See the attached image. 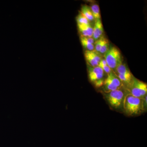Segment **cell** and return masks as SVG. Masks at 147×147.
<instances>
[{"label": "cell", "mask_w": 147, "mask_h": 147, "mask_svg": "<svg viewBox=\"0 0 147 147\" xmlns=\"http://www.w3.org/2000/svg\"><path fill=\"white\" fill-rule=\"evenodd\" d=\"M144 98L135 97L129 94L124 98L123 108L125 113L128 116H136L139 115L147 106V96Z\"/></svg>", "instance_id": "cell-1"}, {"label": "cell", "mask_w": 147, "mask_h": 147, "mask_svg": "<svg viewBox=\"0 0 147 147\" xmlns=\"http://www.w3.org/2000/svg\"><path fill=\"white\" fill-rule=\"evenodd\" d=\"M104 57L107 65L112 70H115L119 65L122 63V58L120 52L115 47L113 46L109 48L104 54Z\"/></svg>", "instance_id": "cell-2"}, {"label": "cell", "mask_w": 147, "mask_h": 147, "mask_svg": "<svg viewBox=\"0 0 147 147\" xmlns=\"http://www.w3.org/2000/svg\"><path fill=\"white\" fill-rule=\"evenodd\" d=\"M88 73L90 81L94 84L96 87L99 88L102 86L104 83L102 79L104 71L102 69L98 66L95 67L90 66L88 69Z\"/></svg>", "instance_id": "cell-3"}, {"label": "cell", "mask_w": 147, "mask_h": 147, "mask_svg": "<svg viewBox=\"0 0 147 147\" xmlns=\"http://www.w3.org/2000/svg\"><path fill=\"white\" fill-rule=\"evenodd\" d=\"M106 97L110 106L113 108H120L123 103L124 94L120 89L106 93Z\"/></svg>", "instance_id": "cell-4"}, {"label": "cell", "mask_w": 147, "mask_h": 147, "mask_svg": "<svg viewBox=\"0 0 147 147\" xmlns=\"http://www.w3.org/2000/svg\"><path fill=\"white\" fill-rule=\"evenodd\" d=\"M103 32V26L101 20L99 19L96 20L92 34V38L95 41L102 37Z\"/></svg>", "instance_id": "cell-5"}, {"label": "cell", "mask_w": 147, "mask_h": 147, "mask_svg": "<svg viewBox=\"0 0 147 147\" xmlns=\"http://www.w3.org/2000/svg\"><path fill=\"white\" fill-rule=\"evenodd\" d=\"M134 82H135L136 86L139 89L141 96L143 98L146 96L147 93V84L140 80H138L134 77Z\"/></svg>", "instance_id": "cell-6"}, {"label": "cell", "mask_w": 147, "mask_h": 147, "mask_svg": "<svg viewBox=\"0 0 147 147\" xmlns=\"http://www.w3.org/2000/svg\"><path fill=\"white\" fill-rule=\"evenodd\" d=\"M105 79L113 84L114 86L118 88H120L121 87L122 84L120 81L118 77L116 76L115 74L113 73L112 72H111L108 74V77Z\"/></svg>", "instance_id": "cell-7"}, {"label": "cell", "mask_w": 147, "mask_h": 147, "mask_svg": "<svg viewBox=\"0 0 147 147\" xmlns=\"http://www.w3.org/2000/svg\"><path fill=\"white\" fill-rule=\"evenodd\" d=\"M80 12L88 19L89 21H92L94 20L92 13L90 7L87 5L82 6Z\"/></svg>", "instance_id": "cell-8"}, {"label": "cell", "mask_w": 147, "mask_h": 147, "mask_svg": "<svg viewBox=\"0 0 147 147\" xmlns=\"http://www.w3.org/2000/svg\"><path fill=\"white\" fill-rule=\"evenodd\" d=\"M84 55L87 63L90 66L95 67L98 66V63L93 57L91 55L90 51L86 50L84 53Z\"/></svg>", "instance_id": "cell-9"}, {"label": "cell", "mask_w": 147, "mask_h": 147, "mask_svg": "<svg viewBox=\"0 0 147 147\" xmlns=\"http://www.w3.org/2000/svg\"><path fill=\"white\" fill-rule=\"evenodd\" d=\"M115 70L118 74H121L125 76L132 75L128 67H127L125 64H123V63L119 65L116 68Z\"/></svg>", "instance_id": "cell-10"}, {"label": "cell", "mask_w": 147, "mask_h": 147, "mask_svg": "<svg viewBox=\"0 0 147 147\" xmlns=\"http://www.w3.org/2000/svg\"><path fill=\"white\" fill-rule=\"evenodd\" d=\"M90 9L94 20L96 21L100 19V8L99 6L97 4H93L91 6Z\"/></svg>", "instance_id": "cell-11"}, {"label": "cell", "mask_w": 147, "mask_h": 147, "mask_svg": "<svg viewBox=\"0 0 147 147\" xmlns=\"http://www.w3.org/2000/svg\"><path fill=\"white\" fill-rule=\"evenodd\" d=\"M80 40L82 46L84 48L86 49V50L88 51H93L94 50V44H91L90 42H87L85 40L83 39L82 36H80Z\"/></svg>", "instance_id": "cell-12"}, {"label": "cell", "mask_w": 147, "mask_h": 147, "mask_svg": "<svg viewBox=\"0 0 147 147\" xmlns=\"http://www.w3.org/2000/svg\"><path fill=\"white\" fill-rule=\"evenodd\" d=\"M76 22L77 24L81 25H88L89 24V21L81 12L76 17Z\"/></svg>", "instance_id": "cell-13"}, {"label": "cell", "mask_w": 147, "mask_h": 147, "mask_svg": "<svg viewBox=\"0 0 147 147\" xmlns=\"http://www.w3.org/2000/svg\"><path fill=\"white\" fill-rule=\"evenodd\" d=\"M109 49V43L108 40L105 38L99 50L100 54H105Z\"/></svg>", "instance_id": "cell-14"}, {"label": "cell", "mask_w": 147, "mask_h": 147, "mask_svg": "<svg viewBox=\"0 0 147 147\" xmlns=\"http://www.w3.org/2000/svg\"><path fill=\"white\" fill-rule=\"evenodd\" d=\"M104 39H105V38L102 37L99 39L95 41L94 43L95 51L99 53V50H100L101 45L103 43Z\"/></svg>", "instance_id": "cell-15"}, {"label": "cell", "mask_w": 147, "mask_h": 147, "mask_svg": "<svg viewBox=\"0 0 147 147\" xmlns=\"http://www.w3.org/2000/svg\"><path fill=\"white\" fill-rule=\"evenodd\" d=\"M90 53L91 55L94 58V59L98 63H99L100 60H101V59H102L101 55H100V53L96 52V51H95V50L90 51Z\"/></svg>", "instance_id": "cell-16"}, {"label": "cell", "mask_w": 147, "mask_h": 147, "mask_svg": "<svg viewBox=\"0 0 147 147\" xmlns=\"http://www.w3.org/2000/svg\"><path fill=\"white\" fill-rule=\"evenodd\" d=\"M98 66L102 69L103 71H104V72L105 71L108 74H109L112 72V69H111V68L108 65H104L98 64Z\"/></svg>", "instance_id": "cell-17"}, {"label": "cell", "mask_w": 147, "mask_h": 147, "mask_svg": "<svg viewBox=\"0 0 147 147\" xmlns=\"http://www.w3.org/2000/svg\"><path fill=\"white\" fill-rule=\"evenodd\" d=\"M83 38V39L87 41V42H90L91 44H94L95 40L92 37H85L81 36Z\"/></svg>", "instance_id": "cell-18"}]
</instances>
